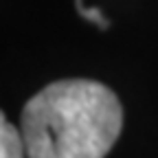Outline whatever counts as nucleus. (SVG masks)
I'll use <instances>...</instances> for the list:
<instances>
[{
    "label": "nucleus",
    "instance_id": "f257e3e1",
    "mask_svg": "<svg viewBox=\"0 0 158 158\" xmlns=\"http://www.w3.org/2000/svg\"><path fill=\"white\" fill-rule=\"evenodd\" d=\"M123 127L116 94L92 79H59L33 94L20 116L27 158H103Z\"/></svg>",
    "mask_w": 158,
    "mask_h": 158
},
{
    "label": "nucleus",
    "instance_id": "f03ea898",
    "mask_svg": "<svg viewBox=\"0 0 158 158\" xmlns=\"http://www.w3.org/2000/svg\"><path fill=\"white\" fill-rule=\"evenodd\" d=\"M0 158H27L22 134L0 112Z\"/></svg>",
    "mask_w": 158,
    "mask_h": 158
},
{
    "label": "nucleus",
    "instance_id": "7ed1b4c3",
    "mask_svg": "<svg viewBox=\"0 0 158 158\" xmlns=\"http://www.w3.org/2000/svg\"><path fill=\"white\" fill-rule=\"evenodd\" d=\"M75 5H77V11L81 13L86 20H90V22H94V24H99L101 29H108V20L101 15V11L99 9H92V7H84L81 5V0H75Z\"/></svg>",
    "mask_w": 158,
    "mask_h": 158
}]
</instances>
